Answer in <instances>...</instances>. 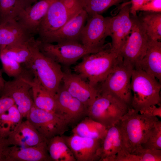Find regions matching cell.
<instances>
[{
	"label": "cell",
	"instance_id": "13",
	"mask_svg": "<svg viewBox=\"0 0 161 161\" xmlns=\"http://www.w3.org/2000/svg\"><path fill=\"white\" fill-rule=\"evenodd\" d=\"M28 79L24 74L12 80L5 81L1 92V96H8L13 100L23 118H27L35 105L30 94L31 86Z\"/></svg>",
	"mask_w": 161,
	"mask_h": 161
},
{
	"label": "cell",
	"instance_id": "21",
	"mask_svg": "<svg viewBox=\"0 0 161 161\" xmlns=\"http://www.w3.org/2000/svg\"><path fill=\"white\" fill-rule=\"evenodd\" d=\"M145 54L137 68L161 80V42L148 37Z\"/></svg>",
	"mask_w": 161,
	"mask_h": 161
},
{
	"label": "cell",
	"instance_id": "3",
	"mask_svg": "<svg viewBox=\"0 0 161 161\" xmlns=\"http://www.w3.org/2000/svg\"><path fill=\"white\" fill-rule=\"evenodd\" d=\"M132 98L130 106L139 112L149 106L160 104V82L139 69L132 70Z\"/></svg>",
	"mask_w": 161,
	"mask_h": 161
},
{
	"label": "cell",
	"instance_id": "1",
	"mask_svg": "<svg viewBox=\"0 0 161 161\" xmlns=\"http://www.w3.org/2000/svg\"><path fill=\"white\" fill-rule=\"evenodd\" d=\"M157 117L140 113L130 106L116 124L120 133L123 149L129 153L142 147L147 140Z\"/></svg>",
	"mask_w": 161,
	"mask_h": 161
},
{
	"label": "cell",
	"instance_id": "26",
	"mask_svg": "<svg viewBox=\"0 0 161 161\" xmlns=\"http://www.w3.org/2000/svg\"><path fill=\"white\" fill-rule=\"evenodd\" d=\"M107 129L87 116L78 122L72 130L73 134L92 139L102 140Z\"/></svg>",
	"mask_w": 161,
	"mask_h": 161
},
{
	"label": "cell",
	"instance_id": "35",
	"mask_svg": "<svg viewBox=\"0 0 161 161\" xmlns=\"http://www.w3.org/2000/svg\"><path fill=\"white\" fill-rule=\"evenodd\" d=\"M139 11L161 13V0H151L144 4Z\"/></svg>",
	"mask_w": 161,
	"mask_h": 161
},
{
	"label": "cell",
	"instance_id": "9",
	"mask_svg": "<svg viewBox=\"0 0 161 161\" xmlns=\"http://www.w3.org/2000/svg\"><path fill=\"white\" fill-rule=\"evenodd\" d=\"M109 17H104L96 13L88 14L81 34V43L99 51L111 47V43L105 44L106 39L109 36Z\"/></svg>",
	"mask_w": 161,
	"mask_h": 161
},
{
	"label": "cell",
	"instance_id": "10",
	"mask_svg": "<svg viewBox=\"0 0 161 161\" xmlns=\"http://www.w3.org/2000/svg\"><path fill=\"white\" fill-rule=\"evenodd\" d=\"M130 67L119 64L101 83L100 92L115 96L129 106L132 98L131 81L132 70Z\"/></svg>",
	"mask_w": 161,
	"mask_h": 161
},
{
	"label": "cell",
	"instance_id": "17",
	"mask_svg": "<svg viewBox=\"0 0 161 161\" xmlns=\"http://www.w3.org/2000/svg\"><path fill=\"white\" fill-rule=\"evenodd\" d=\"M63 135L76 161L99 160L98 151L102 140L74 134L69 136Z\"/></svg>",
	"mask_w": 161,
	"mask_h": 161
},
{
	"label": "cell",
	"instance_id": "34",
	"mask_svg": "<svg viewBox=\"0 0 161 161\" xmlns=\"http://www.w3.org/2000/svg\"><path fill=\"white\" fill-rule=\"evenodd\" d=\"M142 146L145 148L161 150V121L159 120L152 127L147 141Z\"/></svg>",
	"mask_w": 161,
	"mask_h": 161
},
{
	"label": "cell",
	"instance_id": "19",
	"mask_svg": "<svg viewBox=\"0 0 161 161\" xmlns=\"http://www.w3.org/2000/svg\"><path fill=\"white\" fill-rule=\"evenodd\" d=\"M3 158L4 161H51L47 143L25 147L9 146L4 151Z\"/></svg>",
	"mask_w": 161,
	"mask_h": 161
},
{
	"label": "cell",
	"instance_id": "24",
	"mask_svg": "<svg viewBox=\"0 0 161 161\" xmlns=\"http://www.w3.org/2000/svg\"><path fill=\"white\" fill-rule=\"evenodd\" d=\"M36 40L34 37L29 39L15 43L0 50V53L27 66L32 55L34 47Z\"/></svg>",
	"mask_w": 161,
	"mask_h": 161
},
{
	"label": "cell",
	"instance_id": "31",
	"mask_svg": "<svg viewBox=\"0 0 161 161\" xmlns=\"http://www.w3.org/2000/svg\"><path fill=\"white\" fill-rule=\"evenodd\" d=\"M130 0H81L83 8L88 14L97 13L101 14L111 7Z\"/></svg>",
	"mask_w": 161,
	"mask_h": 161
},
{
	"label": "cell",
	"instance_id": "2",
	"mask_svg": "<svg viewBox=\"0 0 161 161\" xmlns=\"http://www.w3.org/2000/svg\"><path fill=\"white\" fill-rule=\"evenodd\" d=\"M111 47L98 52L86 55L74 70L91 86L97 87L109 74L123 61L120 55L113 52Z\"/></svg>",
	"mask_w": 161,
	"mask_h": 161
},
{
	"label": "cell",
	"instance_id": "28",
	"mask_svg": "<svg viewBox=\"0 0 161 161\" xmlns=\"http://www.w3.org/2000/svg\"><path fill=\"white\" fill-rule=\"evenodd\" d=\"M23 118L15 104L0 114V137L7 138L18 129Z\"/></svg>",
	"mask_w": 161,
	"mask_h": 161
},
{
	"label": "cell",
	"instance_id": "37",
	"mask_svg": "<svg viewBox=\"0 0 161 161\" xmlns=\"http://www.w3.org/2000/svg\"><path fill=\"white\" fill-rule=\"evenodd\" d=\"M139 112L150 116L161 117V106L157 107L156 105L151 106L146 109L142 111Z\"/></svg>",
	"mask_w": 161,
	"mask_h": 161
},
{
	"label": "cell",
	"instance_id": "29",
	"mask_svg": "<svg viewBox=\"0 0 161 161\" xmlns=\"http://www.w3.org/2000/svg\"><path fill=\"white\" fill-rule=\"evenodd\" d=\"M161 150L145 148L142 147L129 153L122 149L114 161H161Z\"/></svg>",
	"mask_w": 161,
	"mask_h": 161
},
{
	"label": "cell",
	"instance_id": "12",
	"mask_svg": "<svg viewBox=\"0 0 161 161\" xmlns=\"http://www.w3.org/2000/svg\"><path fill=\"white\" fill-rule=\"evenodd\" d=\"M80 10L70 8L63 0H55L50 6L41 24L38 39L42 41L59 29Z\"/></svg>",
	"mask_w": 161,
	"mask_h": 161
},
{
	"label": "cell",
	"instance_id": "5",
	"mask_svg": "<svg viewBox=\"0 0 161 161\" xmlns=\"http://www.w3.org/2000/svg\"><path fill=\"white\" fill-rule=\"evenodd\" d=\"M129 107L113 95L100 92L87 108V116L108 128L115 125L127 112Z\"/></svg>",
	"mask_w": 161,
	"mask_h": 161
},
{
	"label": "cell",
	"instance_id": "20",
	"mask_svg": "<svg viewBox=\"0 0 161 161\" xmlns=\"http://www.w3.org/2000/svg\"><path fill=\"white\" fill-rule=\"evenodd\" d=\"M7 138L10 145L22 147L38 146L47 141L27 119Z\"/></svg>",
	"mask_w": 161,
	"mask_h": 161
},
{
	"label": "cell",
	"instance_id": "23",
	"mask_svg": "<svg viewBox=\"0 0 161 161\" xmlns=\"http://www.w3.org/2000/svg\"><path fill=\"white\" fill-rule=\"evenodd\" d=\"M34 37L27 33L16 19L0 22V50Z\"/></svg>",
	"mask_w": 161,
	"mask_h": 161
},
{
	"label": "cell",
	"instance_id": "25",
	"mask_svg": "<svg viewBox=\"0 0 161 161\" xmlns=\"http://www.w3.org/2000/svg\"><path fill=\"white\" fill-rule=\"evenodd\" d=\"M28 81L31 86L32 99L35 106L48 112H54V97L36 78L34 77L32 80L29 78Z\"/></svg>",
	"mask_w": 161,
	"mask_h": 161
},
{
	"label": "cell",
	"instance_id": "4",
	"mask_svg": "<svg viewBox=\"0 0 161 161\" xmlns=\"http://www.w3.org/2000/svg\"><path fill=\"white\" fill-rule=\"evenodd\" d=\"M26 67L54 97L62 81L64 71L60 64L41 52L37 40L31 60Z\"/></svg>",
	"mask_w": 161,
	"mask_h": 161
},
{
	"label": "cell",
	"instance_id": "39",
	"mask_svg": "<svg viewBox=\"0 0 161 161\" xmlns=\"http://www.w3.org/2000/svg\"><path fill=\"white\" fill-rule=\"evenodd\" d=\"M10 145L7 138L0 137V161H4L3 153L6 148Z\"/></svg>",
	"mask_w": 161,
	"mask_h": 161
},
{
	"label": "cell",
	"instance_id": "32",
	"mask_svg": "<svg viewBox=\"0 0 161 161\" xmlns=\"http://www.w3.org/2000/svg\"><path fill=\"white\" fill-rule=\"evenodd\" d=\"M23 9L20 0H0V22L16 20Z\"/></svg>",
	"mask_w": 161,
	"mask_h": 161
},
{
	"label": "cell",
	"instance_id": "30",
	"mask_svg": "<svg viewBox=\"0 0 161 161\" xmlns=\"http://www.w3.org/2000/svg\"><path fill=\"white\" fill-rule=\"evenodd\" d=\"M139 16L143 23L148 37L151 39H161V13L142 11Z\"/></svg>",
	"mask_w": 161,
	"mask_h": 161
},
{
	"label": "cell",
	"instance_id": "27",
	"mask_svg": "<svg viewBox=\"0 0 161 161\" xmlns=\"http://www.w3.org/2000/svg\"><path fill=\"white\" fill-rule=\"evenodd\" d=\"M63 135L47 140V149L50 161H76Z\"/></svg>",
	"mask_w": 161,
	"mask_h": 161
},
{
	"label": "cell",
	"instance_id": "38",
	"mask_svg": "<svg viewBox=\"0 0 161 161\" xmlns=\"http://www.w3.org/2000/svg\"><path fill=\"white\" fill-rule=\"evenodd\" d=\"M130 14L133 16H137V12L145 3L144 0H130Z\"/></svg>",
	"mask_w": 161,
	"mask_h": 161
},
{
	"label": "cell",
	"instance_id": "18",
	"mask_svg": "<svg viewBox=\"0 0 161 161\" xmlns=\"http://www.w3.org/2000/svg\"><path fill=\"white\" fill-rule=\"evenodd\" d=\"M56 0H40L23 9L16 20L29 34H38L41 24L51 4Z\"/></svg>",
	"mask_w": 161,
	"mask_h": 161
},
{
	"label": "cell",
	"instance_id": "6",
	"mask_svg": "<svg viewBox=\"0 0 161 161\" xmlns=\"http://www.w3.org/2000/svg\"><path fill=\"white\" fill-rule=\"evenodd\" d=\"M131 33L120 53L123 64L133 69L137 68L146 51L148 37L145 26L139 16H131Z\"/></svg>",
	"mask_w": 161,
	"mask_h": 161
},
{
	"label": "cell",
	"instance_id": "7",
	"mask_svg": "<svg viewBox=\"0 0 161 161\" xmlns=\"http://www.w3.org/2000/svg\"><path fill=\"white\" fill-rule=\"evenodd\" d=\"M36 40L41 52L57 63L65 66L73 64L86 55L100 51L89 48L80 42H66L53 44L38 39Z\"/></svg>",
	"mask_w": 161,
	"mask_h": 161
},
{
	"label": "cell",
	"instance_id": "42",
	"mask_svg": "<svg viewBox=\"0 0 161 161\" xmlns=\"http://www.w3.org/2000/svg\"><path fill=\"white\" fill-rule=\"evenodd\" d=\"M151 0H144L145 1V3H146L147 2L150 1Z\"/></svg>",
	"mask_w": 161,
	"mask_h": 161
},
{
	"label": "cell",
	"instance_id": "40",
	"mask_svg": "<svg viewBox=\"0 0 161 161\" xmlns=\"http://www.w3.org/2000/svg\"><path fill=\"white\" fill-rule=\"evenodd\" d=\"M40 0H20L23 9L30 6Z\"/></svg>",
	"mask_w": 161,
	"mask_h": 161
},
{
	"label": "cell",
	"instance_id": "15",
	"mask_svg": "<svg viewBox=\"0 0 161 161\" xmlns=\"http://www.w3.org/2000/svg\"><path fill=\"white\" fill-rule=\"evenodd\" d=\"M63 87L87 108L100 94L99 88L90 85L77 74L69 70L64 71Z\"/></svg>",
	"mask_w": 161,
	"mask_h": 161
},
{
	"label": "cell",
	"instance_id": "43",
	"mask_svg": "<svg viewBox=\"0 0 161 161\" xmlns=\"http://www.w3.org/2000/svg\"></svg>",
	"mask_w": 161,
	"mask_h": 161
},
{
	"label": "cell",
	"instance_id": "16",
	"mask_svg": "<svg viewBox=\"0 0 161 161\" xmlns=\"http://www.w3.org/2000/svg\"><path fill=\"white\" fill-rule=\"evenodd\" d=\"M87 17V13L82 8L61 28L40 41L51 43L80 42L81 32Z\"/></svg>",
	"mask_w": 161,
	"mask_h": 161
},
{
	"label": "cell",
	"instance_id": "14",
	"mask_svg": "<svg viewBox=\"0 0 161 161\" xmlns=\"http://www.w3.org/2000/svg\"><path fill=\"white\" fill-rule=\"evenodd\" d=\"M54 112L61 116L69 126L77 124L87 116V108L61 86L55 97Z\"/></svg>",
	"mask_w": 161,
	"mask_h": 161
},
{
	"label": "cell",
	"instance_id": "41",
	"mask_svg": "<svg viewBox=\"0 0 161 161\" xmlns=\"http://www.w3.org/2000/svg\"><path fill=\"white\" fill-rule=\"evenodd\" d=\"M4 83H3L0 81V92L2 91L4 85Z\"/></svg>",
	"mask_w": 161,
	"mask_h": 161
},
{
	"label": "cell",
	"instance_id": "22",
	"mask_svg": "<svg viewBox=\"0 0 161 161\" xmlns=\"http://www.w3.org/2000/svg\"><path fill=\"white\" fill-rule=\"evenodd\" d=\"M123 149L119 129L115 125L108 128L98 151L99 161H114L117 154Z\"/></svg>",
	"mask_w": 161,
	"mask_h": 161
},
{
	"label": "cell",
	"instance_id": "33",
	"mask_svg": "<svg viewBox=\"0 0 161 161\" xmlns=\"http://www.w3.org/2000/svg\"><path fill=\"white\" fill-rule=\"evenodd\" d=\"M0 59L3 71L9 77L15 78L24 74L21 64L18 62L1 53Z\"/></svg>",
	"mask_w": 161,
	"mask_h": 161
},
{
	"label": "cell",
	"instance_id": "8",
	"mask_svg": "<svg viewBox=\"0 0 161 161\" xmlns=\"http://www.w3.org/2000/svg\"><path fill=\"white\" fill-rule=\"evenodd\" d=\"M27 118L47 140L63 135L68 130L69 124L60 115L39 109L35 105Z\"/></svg>",
	"mask_w": 161,
	"mask_h": 161
},
{
	"label": "cell",
	"instance_id": "11",
	"mask_svg": "<svg viewBox=\"0 0 161 161\" xmlns=\"http://www.w3.org/2000/svg\"><path fill=\"white\" fill-rule=\"evenodd\" d=\"M131 5L130 1L122 3L118 13L114 16L109 17L108 30L109 36L112 39L111 49L120 55L132 29Z\"/></svg>",
	"mask_w": 161,
	"mask_h": 161
},
{
	"label": "cell",
	"instance_id": "36",
	"mask_svg": "<svg viewBox=\"0 0 161 161\" xmlns=\"http://www.w3.org/2000/svg\"><path fill=\"white\" fill-rule=\"evenodd\" d=\"M15 104V102L11 97L1 96L0 97V115L7 111Z\"/></svg>",
	"mask_w": 161,
	"mask_h": 161
}]
</instances>
